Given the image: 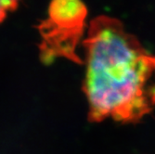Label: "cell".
<instances>
[{"label": "cell", "mask_w": 155, "mask_h": 154, "mask_svg": "<svg viewBox=\"0 0 155 154\" xmlns=\"http://www.w3.org/2000/svg\"><path fill=\"white\" fill-rule=\"evenodd\" d=\"M87 74L84 91L89 117L134 122L155 104V57L125 30L123 23L107 16L92 21L84 42Z\"/></svg>", "instance_id": "obj_1"}, {"label": "cell", "mask_w": 155, "mask_h": 154, "mask_svg": "<svg viewBox=\"0 0 155 154\" xmlns=\"http://www.w3.org/2000/svg\"><path fill=\"white\" fill-rule=\"evenodd\" d=\"M48 14V20L42 26L44 51L48 57L63 55L74 59L86 22V6L75 0H59L51 3Z\"/></svg>", "instance_id": "obj_2"}, {"label": "cell", "mask_w": 155, "mask_h": 154, "mask_svg": "<svg viewBox=\"0 0 155 154\" xmlns=\"http://www.w3.org/2000/svg\"><path fill=\"white\" fill-rule=\"evenodd\" d=\"M16 6V2L13 1H0V21H2L6 17L7 13L13 9Z\"/></svg>", "instance_id": "obj_3"}]
</instances>
